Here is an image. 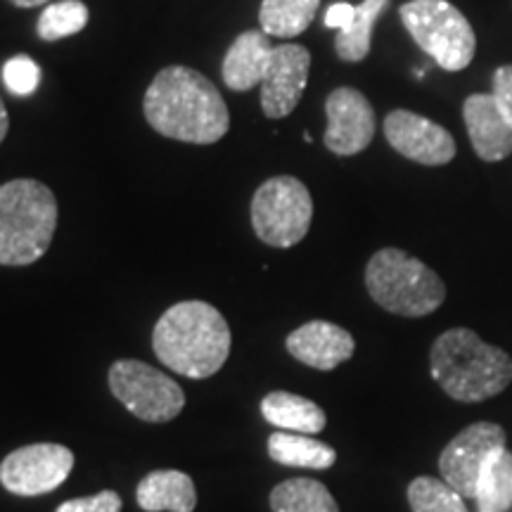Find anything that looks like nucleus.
<instances>
[{
    "label": "nucleus",
    "instance_id": "obj_5",
    "mask_svg": "<svg viewBox=\"0 0 512 512\" xmlns=\"http://www.w3.org/2000/svg\"><path fill=\"white\" fill-rule=\"evenodd\" d=\"M366 287L377 306L403 318L430 316L446 299L444 280L396 247L373 254L366 266Z\"/></svg>",
    "mask_w": 512,
    "mask_h": 512
},
{
    "label": "nucleus",
    "instance_id": "obj_17",
    "mask_svg": "<svg viewBox=\"0 0 512 512\" xmlns=\"http://www.w3.org/2000/svg\"><path fill=\"white\" fill-rule=\"evenodd\" d=\"M136 498L145 512H192L197 489L181 470H155L140 479Z\"/></svg>",
    "mask_w": 512,
    "mask_h": 512
},
{
    "label": "nucleus",
    "instance_id": "obj_15",
    "mask_svg": "<svg viewBox=\"0 0 512 512\" xmlns=\"http://www.w3.org/2000/svg\"><path fill=\"white\" fill-rule=\"evenodd\" d=\"M467 136L484 162H501L512 152V126L498 110L494 95H470L463 105Z\"/></svg>",
    "mask_w": 512,
    "mask_h": 512
},
{
    "label": "nucleus",
    "instance_id": "obj_6",
    "mask_svg": "<svg viewBox=\"0 0 512 512\" xmlns=\"http://www.w3.org/2000/svg\"><path fill=\"white\" fill-rule=\"evenodd\" d=\"M399 17L413 41L446 72H460L472 62L477 38L467 17L446 0H411Z\"/></svg>",
    "mask_w": 512,
    "mask_h": 512
},
{
    "label": "nucleus",
    "instance_id": "obj_2",
    "mask_svg": "<svg viewBox=\"0 0 512 512\" xmlns=\"http://www.w3.org/2000/svg\"><path fill=\"white\" fill-rule=\"evenodd\" d=\"M230 328L219 309L207 302H178L164 311L152 330V351L166 368L207 380L226 366L230 356Z\"/></svg>",
    "mask_w": 512,
    "mask_h": 512
},
{
    "label": "nucleus",
    "instance_id": "obj_30",
    "mask_svg": "<svg viewBox=\"0 0 512 512\" xmlns=\"http://www.w3.org/2000/svg\"><path fill=\"white\" fill-rule=\"evenodd\" d=\"M8 128H10L8 110H5V102L0 100V143H3L5 136H8Z\"/></svg>",
    "mask_w": 512,
    "mask_h": 512
},
{
    "label": "nucleus",
    "instance_id": "obj_16",
    "mask_svg": "<svg viewBox=\"0 0 512 512\" xmlns=\"http://www.w3.org/2000/svg\"><path fill=\"white\" fill-rule=\"evenodd\" d=\"M273 43L266 31H245L223 57V81L230 91L247 93L261 86L273 62Z\"/></svg>",
    "mask_w": 512,
    "mask_h": 512
},
{
    "label": "nucleus",
    "instance_id": "obj_31",
    "mask_svg": "<svg viewBox=\"0 0 512 512\" xmlns=\"http://www.w3.org/2000/svg\"><path fill=\"white\" fill-rule=\"evenodd\" d=\"M12 5H17V8H38V5H46L50 0H10Z\"/></svg>",
    "mask_w": 512,
    "mask_h": 512
},
{
    "label": "nucleus",
    "instance_id": "obj_8",
    "mask_svg": "<svg viewBox=\"0 0 512 512\" xmlns=\"http://www.w3.org/2000/svg\"><path fill=\"white\" fill-rule=\"evenodd\" d=\"M107 380H110L114 399L138 420L152 422V425L171 422L185 408L181 384L136 358H121L114 363Z\"/></svg>",
    "mask_w": 512,
    "mask_h": 512
},
{
    "label": "nucleus",
    "instance_id": "obj_19",
    "mask_svg": "<svg viewBox=\"0 0 512 512\" xmlns=\"http://www.w3.org/2000/svg\"><path fill=\"white\" fill-rule=\"evenodd\" d=\"M268 456L278 465L304 467V470H330L337 451L311 434L275 432L268 437Z\"/></svg>",
    "mask_w": 512,
    "mask_h": 512
},
{
    "label": "nucleus",
    "instance_id": "obj_27",
    "mask_svg": "<svg viewBox=\"0 0 512 512\" xmlns=\"http://www.w3.org/2000/svg\"><path fill=\"white\" fill-rule=\"evenodd\" d=\"M124 508V501L117 491H100L95 496H83V498H72V501H64L57 505L55 512H121Z\"/></svg>",
    "mask_w": 512,
    "mask_h": 512
},
{
    "label": "nucleus",
    "instance_id": "obj_28",
    "mask_svg": "<svg viewBox=\"0 0 512 512\" xmlns=\"http://www.w3.org/2000/svg\"><path fill=\"white\" fill-rule=\"evenodd\" d=\"M494 100L498 110L503 112V117L508 119L512 126V64H505V67H498L494 74Z\"/></svg>",
    "mask_w": 512,
    "mask_h": 512
},
{
    "label": "nucleus",
    "instance_id": "obj_7",
    "mask_svg": "<svg viewBox=\"0 0 512 512\" xmlns=\"http://www.w3.org/2000/svg\"><path fill=\"white\" fill-rule=\"evenodd\" d=\"M313 219L311 192L292 176L268 178L252 197V226L266 245L287 249L306 238Z\"/></svg>",
    "mask_w": 512,
    "mask_h": 512
},
{
    "label": "nucleus",
    "instance_id": "obj_4",
    "mask_svg": "<svg viewBox=\"0 0 512 512\" xmlns=\"http://www.w3.org/2000/svg\"><path fill=\"white\" fill-rule=\"evenodd\" d=\"M57 228V200L41 181L0 185V266H29L48 252Z\"/></svg>",
    "mask_w": 512,
    "mask_h": 512
},
{
    "label": "nucleus",
    "instance_id": "obj_18",
    "mask_svg": "<svg viewBox=\"0 0 512 512\" xmlns=\"http://www.w3.org/2000/svg\"><path fill=\"white\" fill-rule=\"evenodd\" d=\"M261 415L280 432L320 434L328 425L325 411L316 401L290 392H271L261 399Z\"/></svg>",
    "mask_w": 512,
    "mask_h": 512
},
{
    "label": "nucleus",
    "instance_id": "obj_9",
    "mask_svg": "<svg viewBox=\"0 0 512 512\" xmlns=\"http://www.w3.org/2000/svg\"><path fill=\"white\" fill-rule=\"evenodd\" d=\"M74 453L62 444H29L0 463V484L15 496H43L67 482Z\"/></svg>",
    "mask_w": 512,
    "mask_h": 512
},
{
    "label": "nucleus",
    "instance_id": "obj_14",
    "mask_svg": "<svg viewBox=\"0 0 512 512\" xmlns=\"http://www.w3.org/2000/svg\"><path fill=\"white\" fill-rule=\"evenodd\" d=\"M285 347L292 358H297L304 366L316 370H335L349 361L356 351V342L351 332L339 328L328 320H311L302 328L290 332L285 339Z\"/></svg>",
    "mask_w": 512,
    "mask_h": 512
},
{
    "label": "nucleus",
    "instance_id": "obj_10",
    "mask_svg": "<svg viewBox=\"0 0 512 512\" xmlns=\"http://www.w3.org/2000/svg\"><path fill=\"white\" fill-rule=\"evenodd\" d=\"M505 448V430L496 422H475L465 427L439 456L441 479L463 498L475 501L477 479L494 453Z\"/></svg>",
    "mask_w": 512,
    "mask_h": 512
},
{
    "label": "nucleus",
    "instance_id": "obj_11",
    "mask_svg": "<svg viewBox=\"0 0 512 512\" xmlns=\"http://www.w3.org/2000/svg\"><path fill=\"white\" fill-rule=\"evenodd\" d=\"M328 131L325 147L339 157H351L373 143L375 112L366 95L356 88H337L325 100Z\"/></svg>",
    "mask_w": 512,
    "mask_h": 512
},
{
    "label": "nucleus",
    "instance_id": "obj_20",
    "mask_svg": "<svg viewBox=\"0 0 512 512\" xmlns=\"http://www.w3.org/2000/svg\"><path fill=\"white\" fill-rule=\"evenodd\" d=\"M273 512H339L335 496L318 479L294 477L271 491Z\"/></svg>",
    "mask_w": 512,
    "mask_h": 512
},
{
    "label": "nucleus",
    "instance_id": "obj_3",
    "mask_svg": "<svg viewBox=\"0 0 512 512\" xmlns=\"http://www.w3.org/2000/svg\"><path fill=\"white\" fill-rule=\"evenodd\" d=\"M430 373L451 399L479 403L512 382V358L467 328L446 330L430 351Z\"/></svg>",
    "mask_w": 512,
    "mask_h": 512
},
{
    "label": "nucleus",
    "instance_id": "obj_29",
    "mask_svg": "<svg viewBox=\"0 0 512 512\" xmlns=\"http://www.w3.org/2000/svg\"><path fill=\"white\" fill-rule=\"evenodd\" d=\"M354 10H356V5H351V3L330 5L328 12H325V27L342 31L351 22V17H354Z\"/></svg>",
    "mask_w": 512,
    "mask_h": 512
},
{
    "label": "nucleus",
    "instance_id": "obj_13",
    "mask_svg": "<svg viewBox=\"0 0 512 512\" xmlns=\"http://www.w3.org/2000/svg\"><path fill=\"white\" fill-rule=\"evenodd\" d=\"M311 53L299 43L273 48V62L261 83V110L268 119H285L297 110L309 83Z\"/></svg>",
    "mask_w": 512,
    "mask_h": 512
},
{
    "label": "nucleus",
    "instance_id": "obj_26",
    "mask_svg": "<svg viewBox=\"0 0 512 512\" xmlns=\"http://www.w3.org/2000/svg\"><path fill=\"white\" fill-rule=\"evenodd\" d=\"M3 81L15 95H31L38 88V81H41V69L31 57L17 55L5 62Z\"/></svg>",
    "mask_w": 512,
    "mask_h": 512
},
{
    "label": "nucleus",
    "instance_id": "obj_24",
    "mask_svg": "<svg viewBox=\"0 0 512 512\" xmlns=\"http://www.w3.org/2000/svg\"><path fill=\"white\" fill-rule=\"evenodd\" d=\"M408 503L413 512H470L465 498L444 479L418 477L408 484Z\"/></svg>",
    "mask_w": 512,
    "mask_h": 512
},
{
    "label": "nucleus",
    "instance_id": "obj_25",
    "mask_svg": "<svg viewBox=\"0 0 512 512\" xmlns=\"http://www.w3.org/2000/svg\"><path fill=\"white\" fill-rule=\"evenodd\" d=\"M88 24V8L81 0H60L50 3L38 17L36 31L43 41H60V38L74 36Z\"/></svg>",
    "mask_w": 512,
    "mask_h": 512
},
{
    "label": "nucleus",
    "instance_id": "obj_12",
    "mask_svg": "<svg viewBox=\"0 0 512 512\" xmlns=\"http://www.w3.org/2000/svg\"><path fill=\"white\" fill-rule=\"evenodd\" d=\"M384 136L399 155L425 166L448 164L456 157V140L444 126L408 110H394L384 119Z\"/></svg>",
    "mask_w": 512,
    "mask_h": 512
},
{
    "label": "nucleus",
    "instance_id": "obj_23",
    "mask_svg": "<svg viewBox=\"0 0 512 512\" xmlns=\"http://www.w3.org/2000/svg\"><path fill=\"white\" fill-rule=\"evenodd\" d=\"M318 5L320 0H264L259 10L261 31L278 38L304 34L316 17Z\"/></svg>",
    "mask_w": 512,
    "mask_h": 512
},
{
    "label": "nucleus",
    "instance_id": "obj_21",
    "mask_svg": "<svg viewBox=\"0 0 512 512\" xmlns=\"http://www.w3.org/2000/svg\"><path fill=\"white\" fill-rule=\"evenodd\" d=\"M389 8V0H363L356 5L354 17L342 31H337L335 50L339 60L344 62H361L370 53V43H373V29L382 12Z\"/></svg>",
    "mask_w": 512,
    "mask_h": 512
},
{
    "label": "nucleus",
    "instance_id": "obj_1",
    "mask_svg": "<svg viewBox=\"0 0 512 512\" xmlns=\"http://www.w3.org/2000/svg\"><path fill=\"white\" fill-rule=\"evenodd\" d=\"M143 110L159 136L181 143H219L230 128V114L219 88L207 76L181 64L155 76L145 93Z\"/></svg>",
    "mask_w": 512,
    "mask_h": 512
},
{
    "label": "nucleus",
    "instance_id": "obj_22",
    "mask_svg": "<svg viewBox=\"0 0 512 512\" xmlns=\"http://www.w3.org/2000/svg\"><path fill=\"white\" fill-rule=\"evenodd\" d=\"M477 512H510L512 508V453H494L477 479Z\"/></svg>",
    "mask_w": 512,
    "mask_h": 512
}]
</instances>
